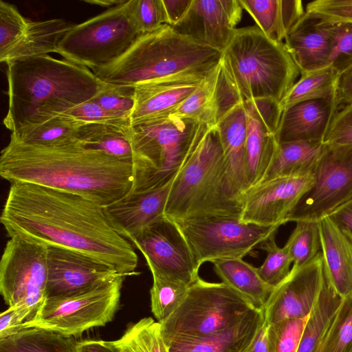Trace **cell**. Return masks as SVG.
Instances as JSON below:
<instances>
[{
	"label": "cell",
	"instance_id": "cell-1",
	"mask_svg": "<svg viewBox=\"0 0 352 352\" xmlns=\"http://www.w3.org/2000/svg\"><path fill=\"white\" fill-rule=\"evenodd\" d=\"M9 237L77 251L137 274L131 243L112 227L100 204L80 195L32 183L11 184L0 217Z\"/></svg>",
	"mask_w": 352,
	"mask_h": 352
},
{
	"label": "cell",
	"instance_id": "cell-2",
	"mask_svg": "<svg viewBox=\"0 0 352 352\" xmlns=\"http://www.w3.org/2000/svg\"><path fill=\"white\" fill-rule=\"evenodd\" d=\"M0 175L10 184L26 182L80 195L102 206L126 196L133 182L132 160H121L82 146L19 142L10 138L1 151Z\"/></svg>",
	"mask_w": 352,
	"mask_h": 352
},
{
	"label": "cell",
	"instance_id": "cell-3",
	"mask_svg": "<svg viewBox=\"0 0 352 352\" xmlns=\"http://www.w3.org/2000/svg\"><path fill=\"white\" fill-rule=\"evenodd\" d=\"M6 64L8 109L3 124L12 133L92 100L107 85L87 67L47 54Z\"/></svg>",
	"mask_w": 352,
	"mask_h": 352
},
{
	"label": "cell",
	"instance_id": "cell-4",
	"mask_svg": "<svg viewBox=\"0 0 352 352\" xmlns=\"http://www.w3.org/2000/svg\"><path fill=\"white\" fill-rule=\"evenodd\" d=\"M219 65L223 109L251 100L279 103L300 75L284 42L269 38L256 25L236 30Z\"/></svg>",
	"mask_w": 352,
	"mask_h": 352
},
{
	"label": "cell",
	"instance_id": "cell-5",
	"mask_svg": "<svg viewBox=\"0 0 352 352\" xmlns=\"http://www.w3.org/2000/svg\"><path fill=\"white\" fill-rule=\"evenodd\" d=\"M221 52L201 45L164 24L141 34L113 63L91 69L102 82L137 86L182 75L207 74Z\"/></svg>",
	"mask_w": 352,
	"mask_h": 352
},
{
	"label": "cell",
	"instance_id": "cell-6",
	"mask_svg": "<svg viewBox=\"0 0 352 352\" xmlns=\"http://www.w3.org/2000/svg\"><path fill=\"white\" fill-rule=\"evenodd\" d=\"M242 204L230 185L219 132L208 127L175 178L165 216L173 221L212 216L241 217Z\"/></svg>",
	"mask_w": 352,
	"mask_h": 352
},
{
	"label": "cell",
	"instance_id": "cell-7",
	"mask_svg": "<svg viewBox=\"0 0 352 352\" xmlns=\"http://www.w3.org/2000/svg\"><path fill=\"white\" fill-rule=\"evenodd\" d=\"M208 127L172 113L131 125L129 137L134 182L129 193L154 190L172 182Z\"/></svg>",
	"mask_w": 352,
	"mask_h": 352
},
{
	"label": "cell",
	"instance_id": "cell-8",
	"mask_svg": "<svg viewBox=\"0 0 352 352\" xmlns=\"http://www.w3.org/2000/svg\"><path fill=\"white\" fill-rule=\"evenodd\" d=\"M254 309L224 283L200 277L177 309L160 323L166 342L207 337L236 326Z\"/></svg>",
	"mask_w": 352,
	"mask_h": 352
},
{
	"label": "cell",
	"instance_id": "cell-9",
	"mask_svg": "<svg viewBox=\"0 0 352 352\" xmlns=\"http://www.w3.org/2000/svg\"><path fill=\"white\" fill-rule=\"evenodd\" d=\"M141 35L131 15V0L73 25L58 46L65 59L91 70L120 58Z\"/></svg>",
	"mask_w": 352,
	"mask_h": 352
},
{
	"label": "cell",
	"instance_id": "cell-10",
	"mask_svg": "<svg viewBox=\"0 0 352 352\" xmlns=\"http://www.w3.org/2000/svg\"><path fill=\"white\" fill-rule=\"evenodd\" d=\"M125 277L121 275L76 293L45 299L23 329L41 327L76 337L91 328L104 326L117 311Z\"/></svg>",
	"mask_w": 352,
	"mask_h": 352
},
{
	"label": "cell",
	"instance_id": "cell-11",
	"mask_svg": "<svg viewBox=\"0 0 352 352\" xmlns=\"http://www.w3.org/2000/svg\"><path fill=\"white\" fill-rule=\"evenodd\" d=\"M185 237L200 267L206 262L243 258L279 226L244 223L239 217L212 216L173 221Z\"/></svg>",
	"mask_w": 352,
	"mask_h": 352
},
{
	"label": "cell",
	"instance_id": "cell-12",
	"mask_svg": "<svg viewBox=\"0 0 352 352\" xmlns=\"http://www.w3.org/2000/svg\"><path fill=\"white\" fill-rule=\"evenodd\" d=\"M47 252L45 244L13 236L1 258V294L9 307L16 306L28 313L27 322L34 318L45 300Z\"/></svg>",
	"mask_w": 352,
	"mask_h": 352
},
{
	"label": "cell",
	"instance_id": "cell-13",
	"mask_svg": "<svg viewBox=\"0 0 352 352\" xmlns=\"http://www.w3.org/2000/svg\"><path fill=\"white\" fill-rule=\"evenodd\" d=\"M314 176V185L290 212L287 222L318 221L352 200V144H324Z\"/></svg>",
	"mask_w": 352,
	"mask_h": 352
},
{
	"label": "cell",
	"instance_id": "cell-14",
	"mask_svg": "<svg viewBox=\"0 0 352 352\" xmlns=\"http://www.w3.org/2000/svg\"><path fill=\"white\" fill-rule=\"evenodd\" d=\"M141 252L152 274L188 286L199 278V266L177 225L165 215L130 240Z\"/></svg>",
	"mask_w": 352,
	"mask_h": 352
},
{
	"label": "cell",
	"instance_id": "cell-15",
	"mask_svg": "<svg viewBox=\"0 0 352 352\" xmlns=\"http://www.w3.org/2000/svg\"><path fill=\"white\" fill-rule=\"evenodd\" d=\"M314 175L276 177L248 188L241 196L240 220L264 226H279L312 187Z\"/></svg>",
	"mask_w": 352,
	"mask_h": 352
},
{
	"label": "cell",
	"instance_id": "cell-16",
	"mask_svg": "<svg viewBox=\"0 0 352 352\" xmlns=\"http://www.w3.org/2000/svg\"><path fill=\"white\" fill-rule=\"evenodd\" d=\"M243 104L246 116L248 189L262 182L271 166L279 144L277 131L282 112L278 102L272 100H251Z\"/></svg>",
	"mask_w": 352,
	"mask_h": 352
},
{
	"label": "cell",
	"instance_id": "cell-17",
	"mask_svg": "<svg viewBox=\"0 0 352 352\" xmlns=\"http://www.w3.org/2000/svg\"><path fill=\"white\" fill-rule=\"evenodd\" d=\"M324 280L320 252L301 267L292 266L288 276L271 294L264 310L269 324L289 318H305L315 305Z\"/></svg>",
	"mask_w": 352,
	"mask_h": 352
},
{
	"label": "cell",
	"instance_id": "cell-18",
	"mask_svg": "<svg viewBox=\"0 0 352 352\" xmlns=\"http://www.w3.org/2000/svg\"><path fill=\"white\" fill-rule=\"evenodd\" d=\"M243 10L239 0H192L184 16L172 28L221 52L233 37Z\"/></svg>",
	"mask_w": 352,
	"mask_h": 352
},
{
	"label": "cell",
	"instance_id": "cell-19",
	"mask_svg": "<svg viewBox=\"0 0 352 352\" xmlns=\"http://www.w3.org/2000/svg\"><path fill=\"white\" fill-rule=\"evenodd\" d=\"M47 267L45 299L76 293L124 275L87 254L55 246H48Z\"/></svg>",
	"mask_w": 352,
	"mask_h": 352
},
{
	"label": "cell",
	"instance_id": "cell-20",
	"mask_svg": "<svg viewBox=\"0 0 352 352\" xmlns=\"http://www.w3.org/2000/svg\"><path fill=\"white\" fill-rule=\"evenodd\" d=\"M174 179L159 188L129 193L104 206V213L114 230L130 241L164 217Z\"/></svg>",
	"mask_w": 352,
	"mask_h": 352
},
{
	"label": "cell",
	"instance_id": "cell-21",
	"mask_svg": "<svg viewBox=\"0 0 352 352\" xmlns=\"http://www.w3.org/2000/svg\"><path fill=\"white\" fill-rule=\"evenodd\" d=\"M207 74L182 75L135 86L131 125L170 114L193 93Z\"/></svg>",
	"mask_w": 352,
	"mask_h": 352
},
{
	"label": "cell",
	"instance_id": "cell-22",
	"mask_svg": "<svg viewBox=\"0 0 352 352\" xmlns=\"http://www.w3.org/2000/svg\"><path fill=\"white\" fill-rule=\"evenodd\" d=\"M339 105L336 91L327 98L301 102L286 109L278 127L279 142H322Z\"/></svg>",
	"mask_w": 352,
	"mask_h": 352
},
{
	"label": "cell",
	"instance_id": "cell-23",
	"mask_svg": "<svg viewBox=\"0 0 352 352\" xmlns=\"http://www.w3.org/2000/svg\"><path fill=\"white\" fill-rule=\"evenodd\" d=\"M284 40L300 74L330 65V36L326 23L319 19L305 12Z\"/></svg>",
	"mask_w": 352,
	"mask_h": 352
},
{
	"label": "cell",
	"instance_id": "cell-24",
	"mask_svg": "<svg viewBox=\"0 0 352 352\" xmlns=\"http://www.w3.org/2000/svg\"><path fill=\"white\" fill-rule=\"evenodd\" d=\"M229 181L241 199L246 190V116L243 102H237L224 111L217 124Z\"/></svg>",
	"mask_w": 352,
	"mask_h": 352
},
{
	"label": "cell",
	"instance_id": "cell-25",
	"mask_svg": "<svg viewBox=\"0 0 352 352\" xmlns=\"http://www.w3.org/2000/svg\"><path fill=\"white\" fill-rule=\"evenodd\" d=\"M264 320V310L254 309L238 324L225 331L201 338L166 343L168 352H248Z\"/></svg>",
	"mask_w": 352,
	"mask_h": 352
},
{
	"label": "cell",
	"instance_id": "cell-26",
	"mask_svg": "<svg viewBox=\"0 0 352 352\" xmlns=\"http://www.w3.org/2000/svg\"><path fill=\"white\" fill-rule=\"evenodd\" d=\"M326 276L342 298L352 295V242L329 217L319 221Z\"/></svg>",
	"mask_w": 352,
	"mask_h": 352
},
{
	"label": "cell",
	"instance_id": "cell-27",
	"mask_svg": "<svg viewBox=\"0 0 352 352\" xmlns=\"http://www.w3.org/2000/svg\"><path fill=\"white\" fill-rule=\"evenodd\" d=\"M256 26L269 38L283 42L305 14L300 0H239Z\"/></svg>",
	"mask_w": 352,
	"mask_h": 352
},
{
	"label": "cell",
	"instance_id": "cell-28",
	"mask_svg": "<svg viewBox=\"0 0 352 352\" xmlns=\"http://www.w3.org/2000/svg\"><path fill=\"white\" fill-rule=\"evenodd\" d=\"M212 263L223 283L239 294L253 309L265 310L275 288L261 278L256 267L243 258L217 260Z\"/></svg>",
	"mask_w": 352,
	"mask_h": 352
},
{
	"label": "cell",
	"instance_id": "cell-29",
	"mask_svg": "<svg viewBox=\"0 0 352 352\" xmlns=\"http://www.w3.org/2000/svg\"><path fill=\"white\" fill-rule=\"evenodd\" d=\"M72 26L62 19L41 21L28 19L22 36L1 63H8L23 58L57 53L59 43Z\"/></svg>",
	"mask_w": 352,
	"mask_h": 352
},
{
	"label": "cell",
	"instance_id": "cell-30",
	"mask_svg": "<svg viewBox=\"0 0 352 352\" xmlns=\"http://www.w3.org/2000/svg\"><path fill=\"white\" fill-rule=\"evenodd\" d=\"M219 63L199 87L171 113L193 120L208 127L217 125L221 113Z\"/></svg>",
	"mask_w": 352,
	"mask_h": 352
},
{
	"label": "cell",
	"instance_id": "cell-31",
	"mask_svg": "<svg viewBox=\"0 0 352 352\" xmlns=\"http://www.w3.org/2000/svg\"><path fill=\"white\" fill-rule=\"evenodd\" d=\"M323 148L324 143L320 141L279 142L263 181L281 177L314 175Z\"/></svg>",
	"mask_w": 352,
	"mask_h": 352
},
{
	"label": "cell",
	"instance_id": "cell-32",
	"mask_svg": "<svg viewBox=\"0 0 352 352\" xmlns=\"http://www.w3.org/2000/svg\"><path fill=\"white\" fill-rule=\"evenodd\" d=\"M342 298L334 290L324 272L322 288L307 317L297 352L317 351Z\"/></svg>",
	"mask_w": 352,
	"mask_h": 352
},
{
	"label": "cell",
	"instance_id": "cell-33",
	"mask_svg": "<svg viewBox=\"0 0 352 352\" xmlns=\"http://www.w3.org/2000/svg\"><path fill=\"white\" fill-rule=\"evenodd\" d=\"M75 337L41 327L23 328L0 339V352H76Z\"/></svg>",
	"mask_w": 352,
	"mask_h": 352
},
{
	"label": "cell",
	"instance_id": "cell-34",
	"mask_svg": "<svg viewBox=\"0 0 352 352\" xmlns=\"http://www.w3.org/2000/svg\"><path fill=\"white\" fill-rule=\"evenodd\" d=\"M129 131L113 125L88 122L79 127L76 140L85 148L116 158L132 160Z\"/></svg>",
	"mask_w": 352,
	"mask_h": 352
},
{
	"label": "cell",
	"instance_id": "cell-35",
	"mask_svg": "<svg viewBox=\"0 0 352 352\" xmlns=\"http://www.w3.org/2000/svg\"><path fill=\"white\" fill-rule=\"evenodd\" d=\"M339 76L340 74L331 65L300 74L299 79L279 102L281 112L297 103L333 95L337 91Z\"/></svg>",
	"mask_w": 352,
	"mask_h": 352
},
{
	"label": "cell",
	"instance_id": "cell-36",
	"mask_svg": "<svg viewBox=\"0 0 352 352\" xmlns=\"http://www.w3.org/2000/svg\"><path fill=\"white\" fill-rule=\"evenodd\" d=\"M84 124L72 117L60 114L42 124L12 133L10 138L26 144H65L77 140L78 130Z\"/></svg>",
	"mask_w": 352,
	"mask_h": 352
},
{
	"label": "cell",
	"instance_id": "cell-37",
	"mask_svg": "<svg viewBox=\"0 0 352 352\" xmlns=\"http://www.w3.org/2000/svg\"><path fill=\"white\" fill-rule=\"evenodd\" d=\"M104 343L111 352H168L161 324L151 317L129 325L119 339Z\"/></svg>",
	"mask_w": 352,
	"mask_h": 352
},
{
	"label": "cell",
	"instance_id": "cell-38",
	"mask_svg": "<svg viewBox=\"0 0 352 352\" xmlns=\"http://www.w3.org/2000/svg\"><path fill=\"white\" fill-rule=\"evenodd\" d=\"M285 246L297 268L312 261L321 252L319 221H298Z\"/></svg>",
	"mask_w": 352,
	"mask_h": 352
},
{
	"label": "cell",
	"instance_id": "cell-39",
	"mask_svg": "<svg viewBox=\"0 0 352 352\" xmlns=\"http://www.w3.org/2000/svg\"><path fill=\"white\" fill-rule=\"evenodd\" d=\"M152 276L151 311L157 322L162 323L180 305L190 286L162 276Z\"/></svg>",
	"mask_w": 352,
	"mask_h": 352
},
{
	"label": "cell",
	"instance_id": "cell-40",
	"mask_svg": "<svg viewBox=\"0 0 352 352\" xmlns=\"http://www.w3.org/2000/svg\"><path fill=\"white\" fill-rule=\"evenodd\" d=\"M316 352H352V295L342 298Z\"/></svg>",
	"mask_w": 352,
	"mask_h": 352
},
{
	"label": "cell",
	"instance_id": "cell-41",
	"mask_svg": "<svg viewBox=\"0 0 352 352\" xmlns=\"http://www.w3.org/2000/svg\"><path fill=\"white\" fill-rule=\"evenodd\" d=\"M275 236L276 233L272 234L258 246L266 252L267 256L263 263L256 267L261 278L274 288L288 276L293 263L286 247L277 245Z\"/></svg>",
	"mask_w": 352,
	"mask_h": 352
},
{
	"label": "cell",
	"instance_id": "cell-42",
	"mask_svg": "<svg viewBox=\"0 0 352 352\" xmlns=\"http://www.w3.org/2000/svg\"><path fill=\"white\" fill-rule=\"evenodd\" d=\"M325 23L331 45L330 65L340 74L352 65V23Z\"/></svg>",
	"mask_w": 352,
	"mask_h": 352
},
{
	"label": "cell",
	"instance_id": "cell-43",
	"mask_svg": "<svg viewBox=\"0 0 352 352\" xmlns=\"http://www.w3.org/2000/svg\"><path fill=\"white\" fill-rule=\"evenodd\" d=\"M307 319L289 318L268 324L270 352H297Z\"/></svg>",
	"mask_w": 352,
	"mask_h": 352
},
{
	"label": "cell",
	"instance_id": "cell-44",
	"mask_svg": "<svg viewBox=\"0 0 352 352\" xmlns=\"http://www.w3.org/2000/svg\"><path fill=\"white\" fill-rule=\"evenodd\" d=\"M28 22L16 8L0 1V61L22 36Z\"/></svg>",
	"mask_w": 352,
	"mask_h": 352
},
{
	"label": "cell",
	"instance_id": "cell-45",
	"mask_svg": "<svg viewBox=\"0 0 352 352\" xmlns=\"http://www.w3.org/2000/svg\"><path fill=\"white\" fill-rule=\"evenodd\" d=\"M135 86L107 83L92 100L111 113L130 118L135 106Z\"/></svg>",
	"mask_w": 352,
	"mask_h": 352
},
{
	"label": "cell",
	"instance_id": "cell-46",
	"mask_svg": "<svg viewBox=\"0 0 352 352\" xmlns=\"http://www.w3.org/2000/svg\"><path fill=\"white\" fill-rule=\"evenodd\" d=\"M131 15L141 34L154 31L166 24L162 0H131Z\"/></svg>",
	"mask_w": 352,
	"mask_h": 352
},
{
	"label": "cell",
	"instance_id": "cell-47",
	"mask_svg": "<svg viewBox=\"0 0 352 352\" xmlns=\"http://www.w3.org/2000/svg\"><path fill=\"white\" fill-rule=\"evenodd\" d=\"M85 123L92 122L113 125L126 131H130L131 122L124 118L111 113L92 100L83 102L62 113Z\"/></svg>",
	"mask_w": 352,
	"mask_h": 352
},
{
	"label": "cell",
	"instance_id": "cell-48",
	"mask_svg": "<svg viewBox=\"0 0 352 352\" xmlns=\"http://www.w3.org/2000/svg\"><path fill=\"white\" fill-rule=\"evenodd\" d=\"M305 12L323 23H352V0L312 1L305 6Z\"/></svg>",
	"mask_w": 352,
	"mask_h": 352
},
{
	"label": "cell",
	"instance_id": "cell-49",
	"mask_svg": "<svg viewBox=\"0 0 352 352\" xmlns=\"http://www.w3.org/2000/svg\"><path fill=\"white\" fill-rule=\"evenodd\" d=\"M322 142L327 144H352V102L333 116Z\"/></svg>",
	"mask_w": 352,
	"mask_h": 352
},
{
	"label": "cell",
	"instance_id": "cell-50",
	"mask_svg": "<svg viewBox=\"0 0 352 352\" xmlns=\"http://www.w3.org/2000/svg\"><path fill=\"white\" fill-rule=\"evenodd\" d=\"M28 314L16 306L9 307L0 316V339L12 336L23 329Z\"/></svg>",
	"mask_w": 352,
	"mask_h": 352
},
{
	"label": "cell",
	"instance_id": "cell-51",
	"mask_svg": "<svg viewBox=\"0 0 352 352\" xmlns=\"http://www.w3.org/2000/svg\"><path fill=\"white\" fill-rule=\"evenodd\" d=\"M327 217L352 242V200Z\"/></svg>",
	"mask_w": 352,
	"mask_h": 352
},
{
	"label": "cell",
	"instance_id": "cell-52",
	"mask_svg": "<svg viewBox=\"0 0 352 352\" xmlns=\"http://www.w3.org/2000/svg\"><path fill=\"white\" fill-rule=\"evenodd\" d=\"M166 16V24L174 26L184 16L192 0H162Z\"/></svg>",
	"mask_w": 352,
	"mask_h": 352
},
{
	"label": "cell",
	"instance_id": "cell-53",
	"mask_svg": "<svg viewBox=\"0 0 352 352\" xmlns=\"http://www.w3.org/2000/svg\"><path fill=\"white\" fill-rule=\"evenodd\" d=\"M337 96L340 104L352 102V65L340 74Z\"/></svg>",
	"mask_w": 352,
	"mask_h": 352
},
{
	"label": "cell",
	"instance_id": "cell-54",
	"mask_svg": "<svg viewBox=\"0 0 352 352\" xmlns=\"http://www.w3.org/2000/svg\"><path fill=\"white\" fill-rule=\"evenodd\" d=\"M268 323L263 322L248 352H270L268 339Z\"/></svg>",
	"mask_w": 352,
	"mask_h": 352
},
{
	"label": "cell",
	"instance_id": "cell-55",
	"mask_svg": "<svg viewBox=\"0 0 352 352\" xmlns=\"http://www.w3.org/2000/svg\"><path fill=\"white\" fill-rule=\"evenodd\" d=\"M76 352H111L101 340H83L77 342Z\"/></svg>",
	"mask_w": 352,
	"mask_h": 352
},
{
	"label": "cell",
	"instance_id": "cell-56",
	"mask_svg": "<svg viewBox=\"0 0 352 352\" xmlns=\"http://www.w3.org/2000/svg\"><path fill=\"white\" fill-rule=\"evenodd\" d=\"M126 0H84L85 3L95 4L102 7H111L123 3Z\"/></svg>",
	"mask_w": 352,
	"mask_h": 352
}]
</instances>
